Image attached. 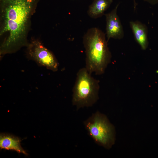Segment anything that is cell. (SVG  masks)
Here are the masks:
<instances>
[{
    "mask_svg": "<svg viewBox=\"0 0 158 158\" xmlns=\"http://www.w3.org/2000/svg\"><path fill=\"white\" fill-rule=\"evenodd\" d=\"M85 129L95 142L109 149L115 141L114 129L107 117L99 111L84 122Z\"/></svg>",
    "mask_w": 158,
    "mask_h": 158,
    "instance_id": "4",
    "label": "cell"
},
{
    "mask_svg": "<svg viewBox=\"0 0 158 158\" xmlns=\"http://www.w3.org/2000/svg\"><path fill=\"white\" fill-rule=\"evenodd\" d=\"M37 3L36 0H0V34H8L1 46V54L13 53L27 44L29 19Z\"/></svg>",
    "mask_w": 158,
    "mask_h": 158,
    "instance_id": "1",
    "label": "cell"
},
{
    "mask_svg": "<svg viewBox=\"0 0 158 158\" xmlns=\"http://www.w3.org/2000/svg\"><path fill=\"white\" fill-rule=\"evenodd\" d=\"M112 2L113 0H94L89 6L88 15L94 19L102 17Z\"/></svg>",
    "mask_w": 158,
    "mask_h": 158,
    "instance_id": "9",
    "label": "cell"
},
{
    "mask_svg": "<svg viewBox=\"0 0 158 158\" xmlns=\"http://www.w3.org/2000/svg\"><path fill=\"white\" fill-rule=\"evenodd\" d=\"M86 54L85 67L88 72L103 74L111 58L105 34L96 27L89 29L83 37Z\"/></svg>",
    "mask_w": 158,
    "mask_h": 158,
    "instance_id": "2",
    "label": "cell"
},
{
    "mask_svg": "<svg viewBox=\"0 0 158 158\" xmlns=\"http://www.w3.org/2000/svg\"><path fill=\"white\" fill-rule=\"evenodd\" d=\"M129 24L135 40L142 50H145L148 45L147 27L138 21H131Z\"/></svg>",
    "mask_w": 158,
    "mask_h": 158,
    "instance_id": "7",
    "label": "cell"
},
{
    "mask_svg": "<svg viewBox=\"0 0 158 158\" xmlns=\"http://www.w3.org/2000/svg\"><path fill=\"white\" fill-rule=\"evenodd\" d=\"M157 73L158 74V71H157Z\"/></svg>",
    "mask_w": 158,
    "mask_h": 158,
    "instance_id": "12",
    "label": "cell"
},
{
    "mask_svg": "<svg viewBox=\"0 0 158 158\" xmlns=\"http://www.w3.org/2000/svg\"><path fill=\"white\" fill-rule=\"evenodd\" d=\"M99 81L93 78L85 67L77 72L73 89L72 104L77 110L92 106L99 99Z\"/></svg>",
    "mask_w": 158,
    "mask_h": 158,
    "instance_id": "3",
    "label": "cell"
},
{
    "mask_svg": "<svg viewBox=\"0 0 158 158\" xmlns=\"http://www.w3.org/2000/svg\"><path fill=\"white\" fill-rule=\"evenodd\" d=\"M150 4L154 5L158 4V0H144Z\"/></svg>",
    "mask_w": 158,
    "mask_h": 158,
    "instance_id": "10",
    "label": "cell"
},
{
    "mask_svg": "<svg viewBox=\"0 0 158 158\" xmlns=\"http://www.w3.org/2000/svg\"><path fill=\"white\" fill-rule=\"evenodd\" d=\"M20 142V138L11 135L6 133L0 134L1 149L14 151L19 153H22L27 155V153L21 146Z\"/></svg>",
    "mask_w": 158,
    "mask_h": 158,
    "instance_id": "8",
    "label": "cell"
},
{
    "mask_svg": "<svg viewBox=\"0 0 158 158\" xmlns=\"http://www.w3.org/2000/svg\"><path fill=\"white\" fill-rule=\"evenodd\" d=\"M118 4L110 12L105 14L106 17V33L108 42L111 38L121 39L124 36L123 26L119 17L117 14Z\"/></svg>",
    "mask_w": 158,
    "mask_h": 158,
    "instance_id": "6",
    "label": "cell"
},
{
    "mask_svg": "<svg viewBox=\"0 0 158 158\" xmlns=\"http://www.w3.org/2000/svg\"><path fill=\"white\" fill-rule=\"evenodd\" d=\"M133 4H134V10L135 11L136 10V6L137 4L136 2V0H133Z\"/></svg>",
    "mask_w": 158,
    "mask_h": 158,
    "instance_id": "11",
    "label": "cell"
},
{
    "mask_svg": "<svg viewBox=\"0 0 158 158\" xmlns=\"http://www.w3.org/2000/svg\"><path fill=\"white\" fill-rule=\"evenodd\" d=\"M28 53L30 59L38 64L53 71L58 69L59 63L54 55L40 42L33 41L28 44Z\"/></svg>",
    "mask_w": 158,
    "mask_h": 158,
    "instance_id": "5",
    "label": "cell"
}]
</instances>
